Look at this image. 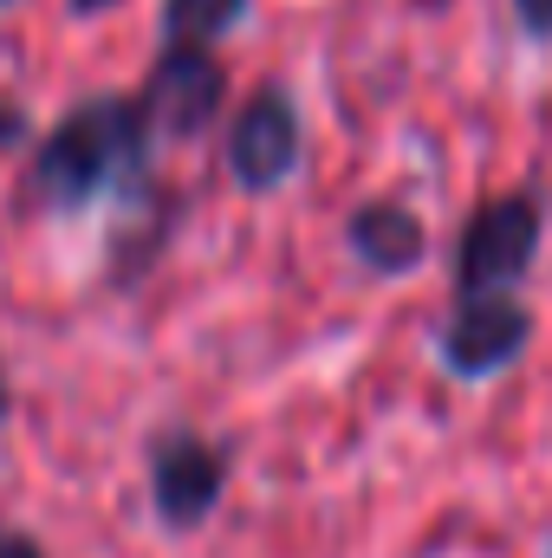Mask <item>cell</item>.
Here are the masks:
<instances>
[{
    "label": "cell",
    "instance_id": "cell-1",
    "mask_svg": "<svg viewBox=\"0 0 552 558\" xmlns=\"http://www.w3.org/2000/svg\"><path fill=\"white\" fill-rule=\"evenodd\" d=\"M137 149H143V111L137 105H118V98L85 105V111H72V118L52 131V143L39 149V195H46L52 208H85Z\"/></svg>",
    "mask_w": 552,
    "mask_h": 558
},
{
    "label": "cell",
    "instance_id": "cell-2",
    "mask_svg": "<svg viewBox=\"0 0 552 558\" xmlns=\"http://www.w3.org/2000/svg\"><path fill=\"white\" fill-rule=\"evenodd\" d=\"M221 92H228V72L208 46H169L156 65H149V85H143V124L169 131V137H195L208 131V118L221 111Z\"/></svg>",
    "mask_w": 552,
    "mask_h": 558
},
{
    "label": "cell",
    "instance_id": "cell-3",
    "mask_svg": "<svg viewBox=\"0 0 552 558\" xmlns=\"http://www.w3.org/2000/svg\"><path fill=\"white\" fill-rule=\"evenodd\" d=\"M533 247H540V208H533L527 195L488 202V208L461 228V260H455L461 292L475 299V292H494V286L520 279L527 260H533Z\"/></svg>",
    "mask_w": 552,
    "mask_h": 558
},
{
    "label": "cell",
    "instance_id": "cell-4",
    "mask_svg": "<svg viewBox=\"0 0 552 558\" xmlns=\"http://www.w3.org/2000/svg\"><path fill=\"white\" fill-rule=\"evenodd\" d=\"M527 331H533L527 305H514L501 292H475V299H461V312H455V325L442 338V357L461 377H488V371H501V364L520 357Z\"/></svg>",
    "mask_w": 552,
    "mask_h": 558
},
{
    "label": "cell",
    "instance_id": "cell-5",
    "mask_svg": "<svg viewBox=\"0 0 552 558\" xmlns=\"http://www.w3.org/2000/svg\"><path fill=\"white\" fill-rule=\"evenodd\" d=\"M221 448H208V441H195V435H169V441H156V454H149V494H156V513L169 520V526H195V520H208V507L221 500Z\"/></svg>",
    "mask_w": 552,
    "mask_h": 558
},
{
    "label": "cell",
    "instance_id": "cell-6",
    "mask_svg": "<svg viewBox=\"0 0 552 558\" xmlns=\"http://www.w3.org/2000/svg\"><path fill=\"white\" fill-rule=\"evenodd\" d=\"M228 162H235V175H241L248 189H274L279 175L299 162V118H292V105H286L279 92H261V98L241 111L235 143H228Z\"/></svg>",
    "mask_w": 552,
    "mask_h": 558
},
{
    "label": "cell",
    "instance_id": "cell-7",
    "mask_svg": "<svg viewBox=\"0 0 552 558\" xmlns=\"http://www.w3.org/2000/svg\"><path fill=\"white\" fill-rule=\"evenodd\" d=\"M422 241H429L422 221L397 202H371V208L351 215V247H358V260L371 274H410L422 260Z\"/></svg>",
    "mask_w": 552,
    "mask_h": 558
},
{
    "label": "cell",
    "instance_id": "cell-8",
    "mask_svg": "<svg viewBox=\"0 0 552 558\" xmlns=\"http://www.w3.org/2000/svg\"><path fill=\"white\" fill-rule=\"evenodd\" d=\"M248 0H169V46H195V39H215Z\"/></svg>",
    "mask_w": 552,
    "mask_h": 558
},
{
    "label": "cell",
    "instance_id": "cell-9",
    "mask_svg": "<svg viewBox=\"0 0 552 558\" xmlns=\"http://www.w3.org/2000/svg\"><path fill=\"white\" fill-rule=\"evenodd\" d=\"M514 13H520V26H527V33L552 39V0H514Z\"/></svg>",
    "mask_w": 552,
    "mask_h": 558
},
{
    "label": "cell",
    "instance_id": "cell-10",
    "mask_svg": "<svg viewBox=\"0 0 552 558\" xmlns=\"http://www.w3.org/2000/svg\"><path fill=\"white\" fill-rule=\"evenodd\" d=\"M0 558H39V546L20 539V533H0Z\"/></svg>",
    "mask_w": 552,
    "mask_h": 558
},
{
    "label": "cell",
    "instance_id": "cell-11",
    "mask_svg": "<svg viewBox=\"0 0 552 558\" xmlns=\"http://www.w3.org/2000/svg\"><path fill=\"white\" fill-rule=\"evenodd\" d=\"M13 131H20V118H13V111H0V137H13Z\"/></svg>",
    "mask_w": 552,
    "mask_h": 558
},
{
    "label": "cell",
    "instance_id": "cell-12",
    "mask_svg": "<svg viewBox=\"0 0 552 558\" xmlns=\"http://www.w3.org/2000/svg\"><path fill=\"white\" fill-rule=\"evenodd\" d=\"M79 7H85V13H92V7H111V0H79Z\"/></svg>",
    "mask_w": 552,
    "mask_h": 558
},
{
    "label": "cell",
    "instance_id": "cell-13",
    "mask_svg": "<svg viewBox=\"0 0 552 558\" xmlns=\"http://www.w3.org/2000/svg\"><path fill=\"white\" fill-rule=\"evenodd\" d=\"M0 416H7V384H0Z\"/></svg>",
    "mask_w": 552,
    "mask_h": 558
}]
</instances>
